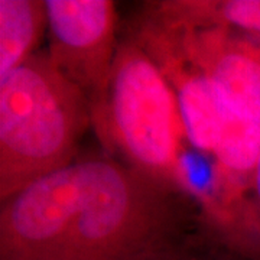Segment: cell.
I'll use <instances>...</instances> for the list:
<instances>
[{"instance_id": "1", "label": "cell", "mask_w": 260, "mask_h": 260, "mask_svg": "<svg viewBox=\"0 0 260 260\" xmlns=\"http://www.w3.org/2000/svg\"><path fill=\"white\" fill-rule=\"evenodd\" d=\"M93 114L81 88L58 71L47 52L0 78V197L73 162Z\"/></svg>"}, {"instance_id": "2", "label": "cell", "mask_w": 260, "mask_h": 260, "mask_svg": "<svg viewBox=\"0 0 260 260\" xmlns=\"http://www.w3.org/2000/svg\"><path fill=\"white\" fill-rule=\"evenodd\" d=\"M93 114L136 171L155 182L184 185V129L177 95L155 58L139 45L117 48L106 91Z\"/></svg>"}, {"instance_id": "3", "label": "cell", "mask_w": 260, "mask_h": 260, "mask_svg": "<svg viewBox=\"0 0 260 260\" xmlns=\"http://www.w3.org/2000/svg\"><path fill=\"white\" fill-rule=\"evenodd\" d=\"M83 189L64 237L62 260H149L167 220L156 182L114 160L81 162Z\"/></svg>"}, {"instance_id": "4", "label": "cell", "mask_w": 260, "mask_h": 260, "mask_svg": "<svg viewBox=\"0 0 260 260\" xmlns=\"http://www.w3.org/2000/svg\"><path fill=\"white\" fill-rule=\"evenodd\" d=\"M83 189L81 162L39 178L3 203L0 260H62L64 236Z\"/></svg>"}, {"instance_id": "5", "label": "cell", "mask_w": 260, "mask_h": 260, "mask_svg": "<svg viewBox=\"0 0 260 260\" xmlns=\"http://www.w3.org/2000/svg\"><path fill=\"white\" fill-rule=\"evenodd\" d=\"M52 64L81 88L94 109L110 78L116 48V6L109 0L45 2Z\"/></svg>"}, {"instance_id": "6", "label": "cell", "mask_w": 260, "mask_h": 260, "mask_svg": "<svg viewBox=\"0 0 260 260\" xmlns=\"http://www.w3.org/2000/svg\"><path fill=\"white\" fill-rule=\"evenodd\" d=\"M169 41L152 37L189 61L213 83L225 102L260 124V49L227 38L225 29H194L165 23Z\"/></svg>"}, {"instance_id": "7", "label": "cell", "mask_w": 260, "mask_h": 260, "mask_svg": "<svg viewBox=\"0 0 260 260\" xmlns=\"http://www.w3.org/2000/svg\"><path fill=\"white\" fill-rule=\"evenodd\" d=\"M45 26V2L0 0V78L35 54Z\"/></svg>"}, {"instance_id": "8", "label": "cell", "mask_w": 260, "mask_h": 260, "mask_svg": "<svg viewBox=\"0 0 260 260\" xmlns=\"http://www.w3.org/2000/svg\"><path fill=\"white\" fill-rule=\"evenodd\" d=\"M159 10L164 23L186 28L234 26L260 34V0L168 2Z\"/></svg>"}, {"instance_id": "9", "label": "cell", "mask_w": 260, "mask_h": 260, "mask_svg": "<svg viewBox=\"0 0 260 260\" xmlns=\"http://www.w3.org/2000/svg\"><path fill=\"white\" fill-rule=\"evenodd\" d=\"M254 184H256V191H257V197H259L260 203V159L259 164H257V168H256V172H254Z\"/></svg>"}]
</instances>
